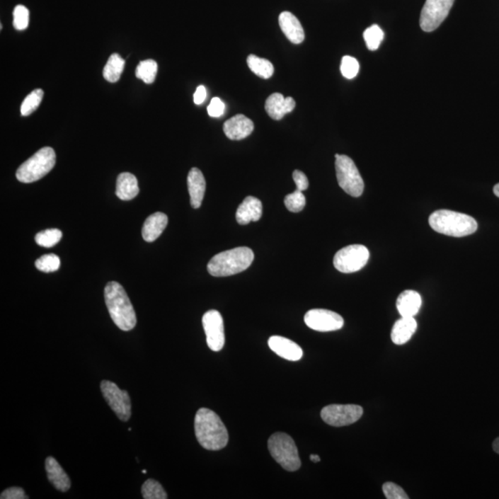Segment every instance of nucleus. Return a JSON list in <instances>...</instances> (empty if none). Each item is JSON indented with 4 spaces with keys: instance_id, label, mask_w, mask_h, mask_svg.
Listing matches in <instances>:
<instances>
[{
    "instance_id": "f257e3e1",
    "label": "nucleus",
    "mask_w": 499,
    "mask_h": 499,
    "mask_svg": "<svg viewBox=\"0 0 499 499\" xmlns=\"http://www.w3.org/2000/svg\"><path fill=\"white\" fill-rule=\"evenodd\" d=\"M195 430L198 442L207 450H220L229 442V432L214 411L202 408L196 413Z\"/></svg>"
},
{
    "instance_id": "aec40b11",
    "label": "nucleus",
    "mask_w": 499,
    "mask_h": 499,
    "mask_svg": "<svg viewBox=\"0 0 499 499\" xmlns=\"http://www.w3.org/2000/svg\"><path fill=\"white\" fill-rule=\"evenodd\" d=\"M281 30L293 44H301L304 40V30L299 21L289 11H284L280 15Z\"/></svg>"
},
{
    "instance_id": "e433bc0d",
    "label": "nucleus",
    "mask_w": 499,
    "mask_h": 499,
    "mask_svg": "<svg viewBox=\"0 0 499 499\" xmlns=\"http://www.w3.org/2000/svg\"><path fill=\"white\" fill-rule=\"evenodd\" d=\"M225 104L219 98H214L208 105L207 112L212 117H222L225 112Z\"/></svg>"
},
{
    "instance_id": "423d86ee",
    "label": "nucleus",
    "mask_w": 499,
    "mask_h": 499,
    "mask_svg": "<svg viewBox=\"0 0 499 499\" xmlns=\"http://www.w3.org/2000/svg\"><path fill=\"white\" fill-rule=\"evenodd\" d=\"M269 452L281 467L288 471H295L301 467L297 447L294 440L285 432H276L268 440Z\"/></svg>"
},
{
    "instance_id": "cd10ccee",
    "label": "nucleus",
    "mask_w": 499,
    "mask_h": 499,
    "mask_svg": "<svg viewBox=\"0 0 499 499\" xmlns=\"http://www.w3.org/2000/svg\"><path fill=\"white\" fill-rule=\"evenodd\" d=\"M142 495L144 499H166L165 489L163 488L161 483L154 479H148L145 481L143 486H142Z\"/></svg>"
},
{
    "instance_id": "37998d69",
    "label": "nucleus",
    "mask_w": 499,
    "mask_h": 499,
    "mask_svg": "<svg viewBox=\"0 0 499 499\" xmlns=\"http://www.w3.org/2000/svg\"><path fill=\"white\" fill-rule=\"evenodd\" d=\"M494 193L499 197V183L494 187Z\"/></svg>"
},
{
    "instance_id": "4be33fe9",
    "label": "nucleus",
    "mask_w": 499,
    "mask_h": 499,
    "mask_svg": "<svg viewBox=\"0 0 499 499\" xmlns=\"http://www.w3.org/2000/svg\"><path fill=\"white\" fill-rule=\"evenodd\" d=\"M422 306V297L415 290H405L397 299V309L402 317H414Z\"/></svg>"
},
{
    "instance_id": "6ab92c4d",
    "label": "nucleus",
    "mask_w": 499,
    "mask_h": 499,
    "mask_svg": "<svg viewBox=\"0 0 499 499\" xmlns=\"http://www.w3.org/2000/svg\"><path fill=\"white\" fill-rule=\"evenodd\" d=\"M187 183H188L190 205L193 208L197 210L202 205V200L205 197V187H207L204 175L199 168H193L189 172Z\"/></svg>"
},
{
    "instance_id": "dca6fc26",
    "label": "nucleus",
    "mask_w": 499,
    "mask_h": 499,
    "mask_svg": "<svg viewBox=\"0 0 499 499\" xmlns=\"http://www.w3.org/2000/svg\"><path fill=\"white\" fill-rule=\"evenodd\" d=\"M295 100L292 98H284L280 93H275L265 101V111L268 116L275 120H282L286 114L294 110Z\"/></svg>"
},
{
    "instance_id": "72a5a7b5",
    "label": "nucleus",
    "mask_w": 499,
    "mask_h": 499,
    "mask_svg": "<svg viewBox=\"0 0 499 499\" xmlns=\"http://www.w3.org/2000/svg\"><path fill=\"white\" fill-rule=\"evenodd\" d=\"M29 24L28 8L23 5H18L13 11V26L18 31L27 29Z\"/></svg>"
},
{
    "instance_id": "f8f14e48",
    "label": "nucleus",
    "mask_w": 499,
    "mask_h": 499,
    "mask_svg": "<svg viewBox=\"0 0 499 499\" xmlns=\"http://www.w3.org/2000/svg\"><path fill=\"white\" fill-rule=\"evenodd\" d=\"M207 343L213 352H219L225 345V331L222 314L217 310L207 311L202 316Z\"/></svg>"
},
{
    "instance_id": "7ed1b4c3",
    "label": "nucleus",
    "mask_w": 499,
    "mask_h": 499,
    "mask_svg": "<svg viewBox=\"0 0 499 499\" xmlns=\"http://www.w3.org/2000/svg\"><path fill=\"white\" fill-rule=\"evenodd\" d=\"M255 259L250 248L238 247L214 256L208 263L207 271L213 277H229L246 270Z\"/></svg>"
},
{
    "instance_id": "1a4fd4ad",
    "label": "nucleus",
    "mask_w": 499,
    "mask_h": 499,
    "mask_svg": "<svg viewBox=\"0 0 499 499\" xmlns=\"http://www.w3.org/2000/svg\"><path fill=\"white\" fill-rule=\"evenodd\" d=\"M100 388L103 397L117 418L122 422L129 421L132 416V403L129 393L126 390L120 389L116 384L108 380H103Z\"/></svg>"
},
{
    "instance_id": "a878e982",
    "label": "nucleus",
    "mask_w": 499,
    "mask_h": 499,
    "mask_svg": "<svg viewBox=\"0 0 499 499\" xmlns=\"http://www.w3.org/2000/svg\"><path fill=\"white\" fill-rule=\"evenodd\" d=\"M247 64L251 71L257 76L268 79L274 74V66L269 60L261 59L256 55H250L247 59Z\"/></svg>"
},
{
    "instance_id": "bb28decb",
    "label": "nucleus",
    "mask_w": 499,
    "mask_h": 499,
    "mask_svg": "<svg viewBox=\"0 0 499 499\" xmlns=\"http://www.w3.org/2000/svg\"><path fill=\"white\" fill-rule=\"evenodd\" d=\"M157 74V63L155 60L147 59L141 62L136 68V77L140 79L147 84H153L156 80Z\"/></svg>"
},
{
    "instance_id": "7c9ffc66",
    "label": "nucleus",
    "mask_w": 499,
    "mask_h": 499,
    "mask_svg": "<svg viewBox=\"0 0 499 499\" xmlns=\"http://www.w3.org/2000/svg\"><path fill=\"white\" fill-rule=\"evenodd\" d=\"M383 30L377 24H374L369 28L366 29L364 33V38L366 45L369 50H377L384 39Z\"/></svg>"
},
{
    "instance_id": "a19ab883",
    "label": "nucleus",
    "mask_w": 499,
    "mask_h": 499,
    "mask_svg": "<svg viewBox=\"0 0 499 499\" xmlns=\"http://www.w3.org/2000/svg\"><path fill=\"white\" fill-rule=\"evenodd\" d=\"M493 449H494L495 453L499 454V437H498L497 440L494 441V443H493Z\"/></svg>"
},
{
    "instance_id": "ddd939ff",
    "label": "nucleus",
    "mask_w": 499,
    "mask_h": 499,
    "mask_svg": "<svg viewBox=\"0 0 499 499\" xmlns=\"http://www.w3.org/2000/svg\"><path fill=\"white\" fill-rule=\"evenodd\" d=\"M304 322L308 328L319 332L338 331L344 326L343 316L326 309L308 311L304 316Z\"/></svg>"
},
{
    "instance_id": "473e14b6",
    "label": "nucleus",
    "mask_w": 499,
    "mask_h": 499,
    "mask_svg": "<svg viewBox=\"0 0 499 499\" xmlns=\"http://www.w3.org/2000/svg\"><path fill=\"white\" fill-rule=\"evenodd\" d=\"M286 207L288 210L293 212V213H298L304 210L305 204H306V200H305V196L302 192L296 190L294 193H290V195H287L285 200Z\"/></svg>"
},
{
    "instance_id": "f03ea898",
    "label": "nucleus",
    "mask_w": 499,
    "mask_h": 499,
    "mask_svg": "<svg viewBox=\"0 0 499 499\" xmlns=\"http://www.w3.org/2000/svg\"><path fill=\"white\" fill-rule=\"evenodd\" d=\"M105 302L115 325L123 331L135 328L137 317L131 299L123 287L116 281L108 283L105 288Z\"/></svg>"
},
{
    "instance_id": "9b49d317",
    "label": "nucleus",
    "mask_w": 499,
    "mask_h": 499,
    "mask_svg": "<svg viewBox=\"0 0 499 499\" xmlns=\"http://www.w3.org/2000/svg\"><path fill=\"white\" fill-rule=\"evenodd\" d=\"M455 0H426L420 17V26L425 32L435 31L446 20Z\"/></svg>"
},
{
    "instance_id": "9d476101",
    "label": "nucleus",
    "mask_w": 499,
    "mask_h": 499,
    "mask_svg": "<svg viewBox=\"0 0 499 499\" xmlns=\"http://www.w3.org/2000/svg\"><path fill=\"white\" fill-rule=\"evenodd\" d=\"M362 414L364 410L359 405L332 404L323 408L321 411V418L329 425L341 428L356 423Z\"/></svg>"
},
{
    "instance_id": "412c9836",
    "label": "nucleus",
    "mask_w": 499,
    "mask_h": 499,
    "mask_svg": "<svg viewBox=\"0 0 499 499\" xmlns=\"http://www.w3.org/2000/svg\"><path fill=\"white\" fill-rule=\"evenodd\" d=\"M168 223V217L162 212H156V213L151 214L145 220L143 231H142L144 240L147 243L155 241L165 231Z\"/></svg>"
},
{
    "instance_id": "4468645a",
    "label": "nucleus",
    "mask_w": 499,
    "mask_h": 499,
    "mask_svg": "<svg viewBox=\"0 0 499 499\" xmlns=\"http://www.w3.org/2000/svg\"><path fill=\"white\" fill-rule=\"evenodd\" d=\"M255 125L249 117L238 114L224 123L223 131L229 140L240 141L253 132Z\"/></svg>"
},
{
    "instance_id": "ea45409f",
    "label": "nucleus",
    "mask_w": 499,
    "mask_h": 499,
    "mask_svg": "<svg viewBox=\"0 0 499 499\" xmlns=\"http://www.w3.org/2000/svg\"><path fill=\"white\" fill-rule=\"evenodd\" d=\"M205 98H207V89L204 86H200L193 95V101L196 105H201L205 102Z\"/></svg>"
},
{
    "instance_id": "39448f33",
    "label": "nucleus",
    "mask_w": 499,
    "mask_h": 499,
    "mask_svg": "<svg viewBox=\"0 0 499 499\" xmlns=\"http://www.w3.org/2000/svg\"><path fill=\"white\" fill-rule=\"evenodd\" d=\"M55 165L56 153L53 148H42L19 166L17 180L23 183H35L50 173Z\"/></svg>"
},
{
    "instance_id": "20e7f679",
    "label": "nucleus",
    "mask_w": 499,
    "mask_h": 499,
    "mask_svg": "<svg viewBox=\"0 0 499 499\" xmlns=\"http://www.w3.org/2000/svg\"><path fill=\"white\" fill-rule=\"evenodd\" d=\"M429 224L435 231L456 238L473 234L478 229L474 217L450 210L434 212L429 217Z\"/></svg>"
},
{
    "instance_id": "4c0bfd02",
    "label": "nucleus",
    "mask_w": 499,
    "mask_h": 499,
    "mask_svg": "<svg viewBox=\"0 0 499 499\" xmlns=\"http://www.w3.org/2000/svg\"><path fill=\"white\" fill-rule=\"evenodd\" d=\"M1 499H28L24 490L21 488H10L4 490L0 495Z\"/></svg>"
},
{
    "instance_id": "5701e85b",
    "label": "nucleus",
    "mask_w": 499,
    "mask_h": 499,
    "mask_svg": "<svg viewBox=\"0 0 499 499\" xmlns=\"http://www.w3.org/2000/svg\"><path fill=\"white\" fill-rule=\"evenodd\" d=\"M417 329V322L414 317H402L393 326L391 340L397 345L407 343Z\"/></svg>"
},
{
    "instance_id": "0eeeda50",
    "label": "nucleus",
    "mask_w": 499,
    "mask_h": 499,
    "mask_svg": "<svg viewBox=\"0 0 499 499\" xmlns=\"http://www.w3.org/2000/svg\"><path fill=\"white\" fill-rule=\"evenodd\" d=\"M335 173L338 185L348 195L359 197L365 190L364 180L358 168L350 157L345 155H335Z\"/></svg>"
},
{
    "instance_id": "a211bd4d",
    "label": "nucleus",
    "mask_w": 499,
    "mask_h": 499,
    "mask_svg": "<svg viewBox=\"0 0 499 499\" xmlns=\"http://www.w3.org/2000/svg\"><path fill=\"white\" fill-rule=\"evenodd\" d=\"M45 471H47L48 481L57 490L60 492H67L71 488V479L66 471L63 470L62 465L53 457H47L45 459Z\"/></svg>"
},
{
    "instance_id": "f704fd0d",
    "label": "nucleus",
    "mask_w": 499,
    "mask_h": 499,
    "mask_svg": "<svg viewBox=\"0 0 499 499\" xmlns=\"http://www.w3.org/2000/svg\"><path fill=\"white\" fill-rule=\"evenodd\" d=\"M360 69L358 60L355 57L345 56L341 60L340 71L343 76L347 79H353L357 76Z\"/></svg>"
},
{
    "instance_id": "79ce46f5",
    "label": "nucleus",
    "mask_w": 499,
    "mask_h": 499,
    "mask_svg": "<svg viewBox=\"0 0 499 499\" xmlns=\"http://www.w3.org/2000/svg\"><path fill=\"white\" fill-rule=\"evenodd\" d=\"M311 461L313 462H319L321 461V459H320V457L319 455H314L311 454L310 456Z\"/></svg>"
},
{
    "instance_id": "2eb2a0df",
    "label": "nucleus",
    "mask_w": 499,
    "mask_h": 499,
    "mask_svg": "<svg viewBox=\"0 0 499 499\" xmlns=\"http://www.w3.org/2000/svg\"><path fill=\"white\" fill-rule=\"evenodd\" d=\"M268 346L276 355L288 361H299L304 355L302 348L297 343L280 335H273L269 338Z\"/></svg>"
},
{
    "instance_id": "c756f323",
    "label": "nucleus",
    "mask_w": 499,
    "mask_h": 499,
    "mask_svg": "<svg viewBox=\"0 0 499 499\" xmlns=\"http://www.w3.org/2000/svg\"><path fill=\"white\" fill-rule=\"evenodd\" d=\"M62 238V232L57 229H45L35 236V243L42 247L55 246Z\"/></svg>"
},
{
    "instance_id": "f3484780",
    "label": "nucleus",
    "mask_w": 499,
    "mask_h": 499,
    "mask_svg": "<svg viewBox=\"0 0 499 499\" xmlns=\"http://www.w3.org/2000/svg\"><path fill=\"white\" fill-rule=\"evenodd\" d=\"M262 214V202L253 196H248L238 207L236 220L240 225H247L251 222H258Z\"/></svg>"
},
{
    "instance_id": "c9c22d12",
    "label": "nucleus",
    "mask_w": 499,
    "mask_h": 499,
    "mask_svg": "<svg viewBox=\"0 0 499 499\" xmlns=\"http://www.w3.org/2000/svg\"><path fill=\"white\" fill-rule=\"evenodd\" d=\"M383 492L388 499H409L406 492L397 483L386 482L383 485Z\"/></svg>"
},
{
    "instance_id": "b1692460",
    "label": "nucleus",
    "mask_w": 499,
    "mask_h": 499,
    "mask_svg": "<svg viewBox=\"0 0 499 499\" xmlns=\"http://www.w3.org/2000/svg\"><path fill=\"white\" fill-rule=\"evenodd\" d=\"M139 193L137 178L134 175L124 172L117 178L116 195L123 201H130L135 198Z\"/></svg>"
},
{
    "instance_id": "6e6552de",
    "label": "nucleus",
    "mask_w": 499,
    "mask_h": 499,
    "mask_svg": "<svg viewBox=\"0 0 499 499\" xmlns=\"http://www.w3.org/2000/svg\"><path fill=\"white\" fill-rule=\"evenodd\" d=\"M369 257H370V253L364 245H349L335 253L333 264L341 273H355L365 268Z\"/></svg>"
},
{
    "instance_id": "2f4dec72",
    "label": "nucleus",
    "mask_w": 499,
    "mask_h": 499,
    "mask_svg": "<svg viewBox=\"0 0 499 499\" xmlns=\"http://www.w3.org/2000/svg\"><path fill=\"white\" fill-rule=\"evenodd\" d=\"M60 266L59 257L50 253V255H45L39 257L35 261V268L45 273H50L55 272Z\"/></svg>"
},
{
    "instance_id": "58836bf2",
    "label": "nucleus",
    "mask_w": 499,
    "mask_h": 499,
    "mask_svg": "<svg viewBox=\"0 0 499 499\" xmlns=\"http://www.w3.org/2000/svg\"><path fill=\"white\" fill-rule=\"evenodd\" d=\"M292 178L295 181L296 190H299V192L307 190L308 187H309V180H308L306 175L304 172L295 171L293 172Z\"/></svg>"
},
{
    "instance_id": "c85d7f7f",
    "label": "nucleus",
    "mask_w": 499,
    "mask_h": 499,
    "mask_svg": "<svg viewBox=\"0 0 499 499\" xmlns=\"http://www.w3.org/2000/svg\"><path fill=\"white\" fill-rule=\"evenodd\" d=\"M44 91L42 89H35L30 93L23 100L22 107H21V114L23 116H29L33 111L38 110L39 105L41 104L43 99Z\"/></svg>"
},
{
    "instance_id": "393cba45",
    "label": "nucleus",
    "mask_w": 499,
    "mask_h": 499,
    "mask_svg": "<svg viewBox=\"0 0 499 499\" xmlns=\"http://www.w3.org/2000/svg\"><path fill=\"white\" fill-rule=\"evenodd\" d=\"M124 66L125 60L119 54H112L103 69V76L110 83H116L122 76Z\"/></svg>"
}]
</instances>
